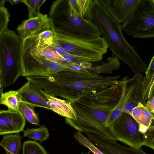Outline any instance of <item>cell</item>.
Segmentation results:
<instances>
[{
	"label": "cell",
	"mask_w": 154,
	"mask_h": 154,
	"mask_svg": "<svg viewBox=\"0 0 154 154\" xmlns=\"http://www.w3.org/2000/svg\"><path fill=\"white\" fill-rule=\"evenodd\" d=\"M120 77L119 75L105 76L71 69L47 75L30 76L29 80L46 93L72 102L85 93L118 84Z\"/></svg>",
	"instance_id": "cell-1"
},
{
	"label": "cell",
	"mask_w": 154,
	"mask_h": 154,
	"mask_svg": "<svg viewBox=\"0 0 154 154\" xmlns=\"http://www.w3.org/2000/svg\"><path fill=\"white\" fill-rule=\"evenodd\" d=\"M85 17L91 20L98 27L115 56L126 64L135 74L145 72L147 68L140 55L125 38L121 25L107 11L99 0H93Z\"/></svg>",
	"instance_id": "cell-2"
},
{
	"label": "cell",
	"mask_w": 154,
	"mask_h": 154,
	"mask_svg": "<svg viewBox=\"0 0 154 154\" xmlns=\"http://www.w3.org/2000/svg\"><path fill=\"white\" fill-rule=\"evenodd\" d=\"M71 102L76 118L75 120L65 118L66 124L86 134L117 141L109 128L105 126L110 113L117 105L115 102L99 94H92L81 97L78 102Z\"/></svg>",
	"instance_id": "cell-3"
},
{
	"label": "cell",
	"mask_w": 154,
	"mask_h": 154,
	"mask_svg": "<svg viewBox=\"0 0 154 154\" xmlns=\"http://www.w3.org/2000/svg\"><path fill=\"white\" fill-rule=\"evenodd\" d=\"M52 29L56 32L88 38H96L101 34L91 20L82 17L69 5L68 0H57L49 11Z\"/></svg>",
	"instance_id": "cell-4"
},
{
	"label": "cell",
	"mask_w": 154,
	"mask_h": 154,
	"mask_svg": "<svg viewBox=\"0 0 154 154\" xmlns=\"http://www.w3.org/2000/svg\"><path fill=\"white\" fill-rule=\"evenodd\" d=\"M23 40L14 31L5 30L0 35V94L22 76L21 51Z\"/></svg>",
	"instance_id": "cell-5"
},
{
	"label": "cell",
	"mask_w": 154,
	"mask_h": 154,
	"mask_svg": "<svg viewBox=\"0 0 154 154\" xmlns=\"http://www.w3.org/2000/svg\"><path fill=\"white\" fill-rule=\"evenodd\" d=\"M22 76L47 75L60 71L69 70L64 64L51 62L45 57L38 35L28 37L23 40L21 51Z\"/></svg>",
	"instance_id": "cell-6"
},
{
	"label": "cell",
	"mask_w": 154,
	"mask_h": 154,
	"mask_svg": "<svg viewBox=\"0 0 154 154\" xmlns=\"http://www.w3.org/2000/svg\"><path fill=\"white\" fill-rule=\"evenodd\" d=\"M53 41L65 51L75 56L103 59L108 51V45L103 37L88 38L68 34L58 33L52 29Z\"/></svg>",
	"instance_id": "cell-7"
},
{
	"label": "cell",
	"mask_w": 154,
	"mask_h": 154,
	"mask_svg": "<svg viewBox=\"0 0 154 154\" xmlns=\"http://www.w3.org/2000/svg\"><path fill=\"white\" fill-rule=\"evenodd\" d=\"M121 28L133 38L154 37V0H140Z\"/></svg>",
	"instance_id": "cell-8"
},
{
	"label": "cell",
	"mask_w": 154,
	"mask_h": 154,
	"mask_svg": "<svg viewBox=\"0 0 154 154\" xmlns=\"http://www.w3.org/2000/svg\"><path fill=\"white\" fill-rule=\"evenodd\" d=\"M109 128L117 141H121L131 147L148 146L147 136L140 131L137 122L127 113L122 112Z\"/></svg>",
	"instance_id": "cell-9"
},
{
	"label": "cell",
	"mask_w": 154,
	"mask_h": 154,
	"mask_svg": "<svg viewBox=\"0 0 154 154\" xmlns=\"http://www.w3.org/2000/svg\"><path fill=\"white\" fill-rule=\"evenodd\" d=\"M142 73L135 74L131 79L128 76L122 79V92L119 101L115 107L110 113L105 124L106 128H108L114 120L122 112L123 109L131 97L138 85L143 81Z\"/></svg>",
	"instance_id": "cell-10"
},
{
	"label": "cell",
	"mask_w": 154,
	"mask_h": 154,
	"mask_svg": "<svg viewBox=\"0 0 154 154\" xmlns=\"http://www.w3.org/2000/svg\"><path fill=\"white\" fill-rule=\"evenodd\" d=\"M49 30H52L51 21L47 14H42L36 17L23 21L17 29L18 35L23 40Z\"/></svg>",
	"instance_id": "cell-11"
},
{
	"label": "cell",
	"mask_w": 154,
	"mask_h": 154,
	"mask_svg": "<svg viewBox=\"0 0 154 154\" xmlns=\"http://www.w3.org/2000/svg\"><path fill=\"white\" fill-rule=\"evenodd\" d=\"M26 119L20 110H1L0 135L19 134L24 131Z\"/></svg>",
	"instance_id": "cell-12"
},
{
	"label": "cell",
	"mask_w": 154,
	"mask_h": 154,
	"mask_svg": "<svg viewBox=\"0 0 154 154\" xmlns=\"http://www.w3.org/2000/svg\"><path fill=\"white\" fill-rule=\"evenodd\" d=\"M107 11L119 23H124L140 0H99Z\"/></svg>",
	"instance_id": "cell-13"
},
{
	"label": "cell",
	"mask_w": 154,
	"mask_h": 154,
	"mask_svg": "<svg viewBox=\"0 0 154 154\" xmlns=\"http://www.w3.org/2000/svg\"><path fill=\"white\" fill-rule=\"evenodd\" d=\"M42 90L29 81L18 90L23 99L26 100L38 107L51 110L48 101L42 93Z\"/></svg>",
	"instance_id": "cell-14"
},
{
	"label": "cell",
	"mask_w": 154,
	"mask_h": 154,
	"mask_svg": "<svg viewBox=\"0 0 154 154\" xmlns=\"http://www.w3.org/2000/svg\"><path fill=\"white\" fill-rule=\"evenodd\" d=\"M42 91L48 101L51 110L65 118L76 119V113L71 102L57 98L42 90Z\"/></svg>",
	"instance_id": "cell-15"
},
{
	"label": "cell",
	"mask_w": 154,
	"mask_h": 154,
	"mask_svg": "<svg viewBox=\"0 0 154 154\" xmlns=\"http://www.w3.org/2000/svg\"><path fill=\"white\" fill-rule=\"evenodd\" d=\"M131 116L138 124L140 131L149 137V128L154 115L149 111L146 105L139 102L137 106L132 110Z\"/></svg>",
	"instance_id": "cell-16"
},
{
	"label": "cell",
	"mask_w": 154,
	"mask_h": 154,
	"mask_svg": "<svg viewBox=\"0 0 154 154\" xmlns=\"http://www.w3.org/2000/svg\"><path fill=\"white\" fill-rule=\"evenodd\" d=\"M22 138L19 134L5 135H3L0 145L5 149L7 154H19Z\"/></svg>",
	"instance_id": "cell-17"
},
{
	"label": "cell",
	"mask_w": 154,
	"mask_h": 154,
	"mask_svg": "<svg viewBox=\"0 0 154 154\" xmlns=\"http://www.w3.org/2000/svg\"><path fill=\"white\" fill-rule=\"evenodd\" d=\"M103 154H147L141 148L126 147L121 145L117 141H109L104 147Z\"/></svg>",
	"instance_id": "cell-18"
},
{
	"label": "cell",
	"mask_w": 154,
	"mask_h": 154,
	"mask_svg": "<svg viewBox=\"0 0 154 154\" xmlns=\"http://www.w3.org/2000/svg\"><path fill=\"white\" fill-rule=\"evenodd\" d=\"M23 98L17 90H10L1 94L0 104L6 106L8 109L19 110Z\"/></svg>",
	"instance_id": "cell-19"
},
{
	"label": "cell",
	"mask_w": 154,
	"mask_h": 154,
	"mask_svg": "<svg viewBox=\"0 0 154 154\" xmlns=\"http://www.w3.org/2000/svg\"><path fill=\"white\" fill-rule=\"evenodd\" d=\"M106 62H103L100 65L91 66L87 71L92 74L100 75L101 73L112 74L114 70L118 69L121 63L119 58L115 56L109 57Z\"/></svg>",
	"instance_id": "cell-20"
},
{
	"label": "cell",
	"mask_w": 154,
	"mask_h": 154,
	"mask_svg": "<svg viewBox=\"0 0 154 154\" xmlns=\"http://www.w3.org/2000/svg\"><path fill=\"white\" fill-rule=\"evenodd\" d=\"M36 107H38L36 105L26 100L23 99L20 105L19 109L29 122L32 124L40 126L39 117L34 108Z\"/></svg>",
	"instance_id": "cell-21"
},
{
	"label": "cell",
	"mask_w": 154,
	"mask_h": 154,
	"mask_svg": "<svg viewBox=\"0 0 154 154\" xmlns=\"http://www.w3.org/2000/svg\"><path fill=\"white\" fill-rule=\"evenodd\" d=\"M49 135L48 129L43 125L38 128H26L23 131V137L37 140L41 143L46 140Z\"/></svg>",
	"instance_id": "cell-22"
},
{
	"label": "cell",
	"mask_w": 154,
	"mask_h": 154,
	"mask_svg": "<svg viewBox=\"0 0 154 154\" xmlns=\"http://www.w3.org/2000/svg\"><path fill=\"white\" fill-rule=\"evenodd\" d=\"M23 154H48L45 148L35 141L28 140L23 142Z\"/></svg>",
	"instance_id": "cell-23"
},
{
	"label": "cell",
	"mask_w": 154,
	"mask_h": 154,
	"mask_svg": "<svg viewBox=\"0 0 154 154\" xmlns=\"http://www.w3.org/2000/svg\"><path fill=\"white\" fill-rule=\"evenodd\" d=\"M93 0H68L69 5L82 17L86 13Z\"/></svg>",
	"instance_id": "cell-24"
},
{
	"label": "cell",
	"mask_w": 154,
	"mask_h": 154,
	"mask_svg": "<svg viewBox=\"0 0 154 154\" xmlns=\"http://www.w3.org/2000/svg\"><path fill=\"white\" fill-rule=\"evenodd\" d=\"M45 0H21L27 6L29 12V18L36 17L41 13L40 9Z\"/></svg>",
	"instance_id": "cell-25"
},
{
	"label": "cell",
	"mask_w": 154,
	"mask_h": 154,
	"mask_svg": "<svg viewBox=\"0 0 154 154\" xmlns=\"http://www.w3.org/2000/svg\"><path fill=\"white\" fill-rule=\"evenodd\" d=\"M65 62H71L79 64L85 62H95L101 61L102 59L98 58H88L78 56L66 52L62 55Z\"/></svg>",
	"instance_id": "cell-26"
},
{
	"label": "cell",
	"mask_w": 154,
	"mask_h": 154,
	"mask_svg": "<svg viewBox=\"0 0 154 154\" xmlns=\"http://www.w3.org/2000/svg\"><path fill=\"white\" fill-rule=\"evenodd\" d=\"M74 138L79 144L87 147L94 154H103L81 132H75L74 134Z\"/></svg>",
	"instance_id": "cell-27"
},
{
	"label": "cell",
	"mask_w": 154,
	"mask_h": 154,
	"mask_svg": "<svg viewBox=\"0 0 154 154\" xmlns=\"http://www.w3.org/2000/svg\"><path fill=\"white\" fill-rule=\"evenodd\" d=\"M5 1L1 0L0 3V35L8 28L9 21L10 15L8 9L4 6Z\"/></svg>",
	"instance_id": "cell-28"
},
{
	"label": "cell",
	"mask_w": 154,
	"mask_h": 154,
	"mask_svg": "<svg viewBox=\"0 0 154 154\" xmlns=\"http://www.w3.org/2000/svg\"><path fill=\"white\" fill-rule=\"evenodd\" d=\"M41 39L45 40H52L53 39V32L52 30H47L38 35Z\"/></svg>",
	"instance_id": "cell-29"
},
{
	"label": "cell",
	"mask_w": 154,
	"mask_h": 154,
	"mask_svg": "<svg viewBox=\"0 0 154 154\" xmlns=\"http://www.w3.org/2000/svg\"><path fill=\"white\" fill-rule=\"evenodd\" d=\"M146 106L150 112L154 115V95L147 100L146 102Z\"/></svg>",
	"instance_id": "cell-30"
},
{
	"label": "cell",
	"mask_w": 154,
	"mask_h": 154,
	"mask_svg": "<svg viewBox=\"0 0 154 154\" xmlns=\"http://www.w3.org/2000/svg\"><path fill=\"white\" fill-rule=\"evenodd\" d=\"M11 4L13 5L14 4L21 2V0H8V1Z\"/></svg>",
	"instance_id": "cell-31"
},
{
	"label": "cell",
	"mask_w": 154,
	"mask_h": 154,
	"mask_svg": "<svg viewBox=\"0 0 154 154\" xmlns=\"http://www.w3.org/2000/svg\"><path fill=\"white\" fill-rule=\"evenodd\" d=\"M151 84L152 86H153V89L152 91V94L154 95V74L151 80Z\"/></svg>",
	"instance_id": "cell-32"
}]
</instances>
